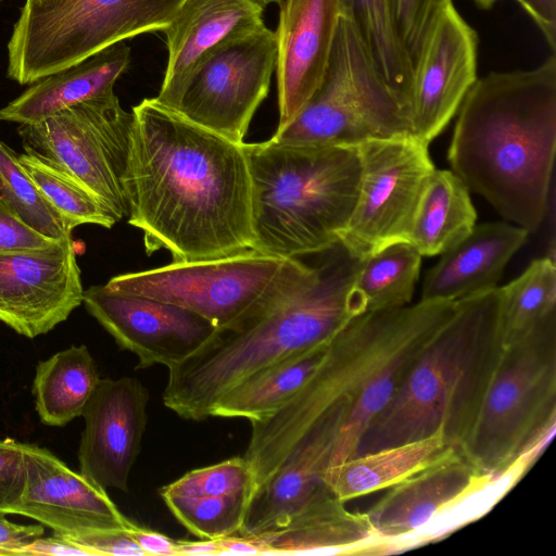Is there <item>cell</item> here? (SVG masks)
Returning <instances> with one entry per match:
<instances>
[{"label":"cell","instance_id":"cell-28","mask_svg":"<svg viewBox=\"0 0 556 556\" xmlns=\"http://www.w3.org/2000/svg\"><path fill=\"white\" fill-rule=\"evenodd\" d=\"M469 189L452 170L435 169L421 195L409 243L421 256L442 254L476 226Z\"/></svg>","mask_w":556,"mask_h":556},{"label":"cell","instance_id":"cell-44","mask_svg":"<svg viewBox=\"0 0 556 556\" xmlns=\"http://www.w3.org/2000/svg\"><path fill=\"white\" fill-rule=\"evenodd\" d=\"M129 532L146 556L177 555L176 540H172L163 533L141 528L137 525H134Z\"/></svg>","mask_w":556,"mask_h":556},{"label":"cell","instance_id":"cell-2","mask_svg":"<svg viewBox=\"0 0 556 556\" xmlns=\"http://www.w3.org/2000/svg\"><path fill=\"white\" fill-rule=\"evenodd\" d=\"M456 301H422L367 312L328 343L304 386L275 414L252 422L244 458L256 490L278 469L292 446L339 404L348 415L331 467L352 458L368 424L392 399L414 361L454 313Z\"/></svg>","mask_w":556,"mask_h":556},{"label":"cell","instance_id":"cell-11","mask_svg":"<svg viewBox=\"0 0 556 556\" xmlns=\"http://www.w3.org/2000/svg\"><path fill=\"white\" fill-rule=\"evenodd\" d=\"M184 0H55L23 4L17 47L41 75L70 67L143 33L164 30Z\"/></svg>","mask_w":556,"mask_h":556},{"label":"cell","instance_id":"cell-32","mask_svg":"<svg viewBox=\"0 0 556 556\" xmlns=\"http://www.w3.org/2000/svg\"><path fill=\"white\" fill-rule=\"evenodd\" d=\"M500 288V323L504 346L556 314V266L551 256L531 262Z\"/></svg>","mask_w":556,"mask_h":556},{"label":"cell","instance_id":"cell-34","mask_svg":"<svg viewBox=\"0 0 556 556\" xmlns=\"http://www.w3.org/2000/svg\"><path fill=\"white\" fill-rule=\"evenodd\" d=\"M0 198L26 224L41 233L56 240L72 238V230L38 190L18 162V154L1 140Z\"/></svg>","mask_w":556,"mask_h":556},{"label":"cell","instance_id":"cell-21","mask_svg":"<svg viewBox=\"0 0 556 556\" xmlns=\"http://www.w3.org/2000/svg\"><path fill=\"white\" fill-rule=\"evenodd\" d=\"M277 39L279 123L285 128L319 87L341 9L338 0H281Z\"/></svg>","mask_w":556,"mask_h":556},{"label":"cell","instance_id":"cell-5","mask_svg":"<svg viewBox=\"0 0 556 556\" xmlns=\"http://www.w3.org/2000/svg\"><path fill=\"white\" fill-rule=\"evenodd\" d=\"M500 299L496 287L457 300L454 313L368 424L354 456L435 434L460 452L504 353Z\"/></svg>","mask_w":556,"mask_h":556},{"label":"cell","instance_id":"cell-33","mask_svg":"<svg viewBox=\"0 0 556 556\" xmlns=\"http://www.w3.org/2000/svg\"><path fill=\"white\" fill-rule=\"evenodd\" d=\"M18 162L70 230L85 224L110 229L118 222L93 193L40 157L25 152Z\"/></svg>","mask_w":556,"mask_h":556},{"label":"cell","instance_id":"cell-29","mask_svg":"<svg viewBox=\"0 0 556 556\" xmlns=\"http://www.w3.org/2000/svg\"><path fill=\"white\" fill-rule=\"evenodd\" d=\"M99 381L86 345H72L38 363L33 393L40 421L62 427L81 416Z\"/></svg>","mask_w":556,"mask_h":556},{"label":"cell","instance_id":"cell-49","mask_svg":"<svg viewBox=\"0 0 556 556\" xmlns=\"http://www.w3.org/2000/svg\"><path fill=\"white\" fill-rule=\"evenodd\" d=\"M262 5H267L270 3H279L281 0H258Z\"/></svg>","mask_w":556,"mask_h":556},{"label":"cell","instance_id":"cell-40","mask_svg":"<svg viewBox=\"0 0 556 556\" xmlns=\"http://www.w3.org/2000/svg\"><path fill=\"white\" fill-rule=\"evenodd\" d=\"M62 536L88 551L91 556H146L129 530L126 529H111L77 536Z\"/></svg>","mask_w":556,"mask_h":556},{"label":"cell","instance_id":"cell-45","mask_svg":"<svg viewBox=\"0 0 556 556\" xmlns=\"http://www.w3.org/2000/svg\"><path fill=\"white\" fill-rule=\"evenodd\" d=\"M219 555H262L257 545L239 534L216 539Z\"/></svg>","mask_w":556,"mask_h":556},{"label":"cell","instance_id":"cell-31","mask_svg":"<svg viewBox=\"0 0 556 556\" xmlns=\"http://www.w3.org/2000/svg\"><path fill=\"white\" fill-rule=\"evenodd\" d=\"M338 1L383 80L409 108L414 76L393 27L389 0Z\"/></svg>","mask_w":556,"mask_h":556},{"label":"cell","instance_id":"cell-36","mask_svg":"<svg viewBox=\"0 0 556 556\" xmlns=\"http://www.w3.org/2000/svg\"><path fill=\"white\" fill-rule=\"evenodd\" d=\"M452 0H389L393 27L415 75Z\"/></svg>","mask_w":556,"mask_h":556},{"label":"cell","instance_id":"cell-17","mask_svg":"<svg viewBox=\"0 0 556 556\" xmlns=\"http://www.w3.org/2000/svg\"><path fill=\"white\" fill-rule=\"evenodd\" d=\"M149 392L136 378L100 379L87 403L79 472L103 489L128 491L147 426Z\"/></svg>","mask_w":556,"mask_h":556},{"label":"cell","instance_id":"cell-47","mask_svg":"<svg viewBox=\"0 0 556 556\" xmlns=\"http://www.w3.org/2000/svg\"><path fill=\"white\" fill-rule=\"evenodd\" d=\"M477 5L482 9H490L498 0H472Z\"/></svg>","mask_w":556,"mask_h":556},{"label":"cell","instance_id":"cell-18","mask_svg":"<svg viewBox=\"0 0 556 556\" xmlns=\"http://www.w3.org/2000/svg\"><path fill=\"white\" fill-rule=\"evenodd\" d=\"M24 454L26 485L12 515L35 519L54 534L66 536L129 530L135 525L119 511L105 489L68 468L49 450L24 443Z\"/></svg>","mask_w":556,"mask_h":556},{"label":"cell","instance_id":"cell-39","mask_svg":"<svg viewBox=\"0 0 556 556\" xmlns=\"http://www.w3.org/2000/svg\"><path fill=\"white\" fill-rule=\"evenodd\" d=\"M27 479L24 443L0 438V510L11 514L21 503Z\"/></svg>","mask_w":556,"mask_h":556},{"label":"cell","instance_id":"cell-24","mask_svg":"<svg viewBox=\"0 0 556 556\" xmlns=\"http://www.w3.org/2000/svg\"><path fill=\"white\" fill-rule=\"evenodd\" d=\"M333 493L282 528L247 538L264 554L376 555L378 536L367 513H352Z\"/></svg>","mask_w":556,"mask_h":556},{"label":"cell","instance_id":"cell-26","mask_svg":"<svg viewBox=\"0 0 556 556\" xmlns=\"http://www.w3.org/2000/svg\"><path fill=\"white\" fill-rule=\"evenodd\" d=\"M329 342L291 353L247 376L219 399L211 416L245 418L251 424L271 416L304 386Z\"/></svg>","mask_w":556,"mask_h":556},{"label":"cell","instance_id":"cell-46","mask_svg":"<svg viewBox=\"0 0 556 556\" xmlns=\"http://www.w3.org/2000/svg\"><path fill=\"white\" fill-rule=\"evenodd\" d=\"M177 555H219L216 539L176 540Z\"/></svg>","mask_w":556,"mask_h":556},{"label":"cell","instance_id":"cell-30","mask_svg":"<svg viewBox=\"0 0 556 556\" xmlns=\"http://www.w3.org/2000/svg\"><path fill=\"white\" fill-rule=\"evenodd\" d=\"M421 255L409 242H396L363 262L351 289L355 314L406 306L419 277Z\"/></svg>","mask_w":556,"mask_h":556},{"label":"cell","instance_id":"cell-19","mask_svg":"<svg viewBox=\"0 0 556 556\" xmlns=\"http://www.w3.org/2000/svg\"><path fill=\"white\" fill-rule=\"evenodd\" d=\"M346 415L345 404L334 406L292 446L253 495L239 535L251 538L280 529L303 509L333 493L327 475Z\"/></svg>","mask_w":556,"mask_h":556},{"label":"cell","instance_id":"cell-9","mask_svg":"<svg viewBox=\"0 0 556 556\" xmlns=\"http://www.w3.org/2000/svg\"><path fill=\"white\" fill-rule=\"evenodd\" d=\"M412 136L409 108L375 67L352 22L341 14L319 87L270 140L289 146H357Z\"/></svg>","mask_w":556,"mask_h":556},{"label":"cell","instance_id":"cell-8","mask_svg":"<svg viewBox=\"0 0 556 556\" xmlns=\"http://www.w3.org/2000/svg\"><path fill=\"white\" fill-rule=\"evenodd\" d=\"M316 273L317 267L295 257L249 249L225 257L172 262L153 269L119 274L105 285L118 292L187 308L217 329H225L287 299Z\"/></svg>","mask_w":556,"mask_h":556},{"label":"cell","instance_id":"cell-15","mask_svg":"<svg viewBox=\"0 0 556 556\" xmlns=\"http://www.w3.org/2000/svg\"><path fill=\"white\" fill-rule=\"evenodd\" d=\"M87 312L121 349L138 356L137 368H170L205 344L217 328L187 308L112 290L106 285L84 291Z\"/></svg>","mask_w":556,"mask_h":556},{"label":"cell","instance_id":"cell-43","mask_svg":"<svg viewBox=\"0 0 556 556\" xmlns=\"http://www.w3.org/2000/svg\"><path fill=\"white\" fill-rule=\"evenodd\" d=\"M17 555L91 556L88 551L74 544L60 534H53V536L46 539L39 538L24 546Z\"/></svg>","mask_w":556,"mask_h":556},{"label":"cell","instance_id":"cell-22","mask_svg":"<svg viewBox=\"0 0 556 556\" xmlns=\"http://www.w3.org/2000/svg\"><path fill=\"white\" fill-rule=\"evenodd\" d=\"M263 12L258 0H184L163 30L168 58L155 100L174 110L203 60L227 40L265 25Z\"/></svg>","mask_w":556,"mask_h":556},{"label":"cell","instance_id":"cell-20","mask_svg":"<svg viewBox=\"0 0 556 556\" xmlns=\"http://www.w3.org/2000/svg\"><path fill=\"white\" fill-rule=\"evenodd\" d=\"M478 35L451 4L414 75L412 136L429 144L447 126L477 80Z\"/></svg>","mask_w":556,"mask_h":556},{"label":"cell","instance_id":"cell-12","mask_svg":"<svg viewBox=\"0 0 556 556\" xmlns=\"http://www.w3.org/2000/svg\"><path fill=\"white\" fill-rule=\"evenodd\" d=\"M361 163L357 200L340 243L366 258L396 242H409L416 212L435 167L428 144L405 136L356 146Z\"/></svg>","mask_w":556,"mask_h":556},{"label":"cell","instance_id":"cell-13","mask_svg":"<svg viewBox=\"0 0 556 556\" xmlns=\"http://www.w3.org/2000/svg\"><path fill=\"white\" fill-rule=\"evenodd\" d=\"M276 58V34L266 25L227 40L199 65L172 111L242 143L267 97Z\"/></svg>","mask_w":556,"mask_h":556},{"label":"cell","instance_id":"cell-3","mask_svg":"<svg viewBox=\"0 0 556 556\" xmlns=\"http://www.w3.org/2000/svg\"><path fill=\"white\" fill-rule=\"evenodd\" d=\"M556 150V56L477 78L447 150L451 169L506 220L535 232L549 204Z\"/></svg>","mask_w":556,"mask_h":556},{"label":"cell","instance_id":"cell-38","mask_svg":"<svg viewBox=\"0 0 556 556\" xmlns=\"http://www.w3.org/2000/svg\"><path fill=\"white\" fill-rule=\"evenodd\" d=\"M63 241L48 237L26 224L0 198V254L43 252Z\"/></svg>","mask_w":556,"mask_h":556},{"label":"cell","instance_id":"cell-23","mask_svg":"<svg viewBox=\"0 0 556 556\" xmlns=\"http://www.w3.org/2000/svg\"><path fill=\"white\" fill-rule=\"evenodd\" d=\"M529 232L511 223L476 225L425 277L422 301H456L497 287Z\"/></svg>","mask_w":556,"mask_h":556},{"label":"cell","instance_id":"cell-6","mask_svg":"<svg viewBox=\"0 0 556 556\" xmlns=\"http://www.w3.org/2000/svg\"><path fill=\"white\" fill-rule=\"evenodd\" d=\"M251 176L253 250L295 257L340 243L359 189L356 146L243 142Z\"/></svg>","mask_w":556,"mask_h":556},{"label":"cell","instance_id":"cell-14","mask_svg":"<svg viewBox=\"0 0 556 556\" xmlns=\"http://www.w3.org/2000/svg\"><path fill=\"white\" fill-rule=\"evenodd\" d=\"M510 478L486 475L452 450L388 489L366 513L378 536L377 555L429 542L431 530L476 495Z\"/></svg>","mask_w":556,"mask_h":556},{"label":"cell","instance_id":"cell-27","mask_svg":"<svg viewBox=\"0 0 556 556\" xmlns=\"http://www.w3.org/2000/svg\"><path fill=\"white\" fill-rule=\"evenodd\" d=\"M455 450L441 434L356 455L332 467L327 483L341 501L389 489ZM457 451V450H456Z\"/></svg>","mask_w":556,"mask_h":556},{"label":"cell","instance_id":"cell-35","mask_svg":"<svg viewBox=\"0 0 556 556\" xmlns=\"http://www.w3.org/2000/svg\"><path fill=\"white\" fill-rule=\"evenodd\" d=\"M161 496L189 532L201 539L214 540L241 531L253 494Z\"/></svg>","mask_w":556,"mask_h":556},{"label":"cell","instance_id":"cell-10","mask_svg":"<svg viewBox=\"0 0 556 556\" xmlns=\"http://www.w3.org/2000/svg\"><path fill=\"white\" fill-rule=\"evenodd\" d=\"M132 124V112L121 106L113 91L21 124L17 132L26 153L78 181L119 222L128 216L124 177Z\"/></svg>","mask_w":556,"mask_h":556},{"label":"cell","instance_id":"cell-4","mask_svg":"<svg viewBox=\"0 0 556 556\" xmlns=\"http://www.w3.org/2000/svg\"><path fill=\"white\" fill-rule=\"evenodd\" d=\"M315 277L287 299L225 329L168 368L164 405L187 420L213 406L243 378L285 356L329 342L355 314L351 289L364 260L338 243Z\"/></svg>","mask_w":556,"mask_h":556},{"label":"cell","instance_id":"cell-1","mask_svg":"<svg viewBox=\"0 0 556 556\" xmlns=\"http://www.w3.org/2000/svg\"><path fill=\"white\" fill-rule=\"evenodd\" d=\"M124 177L128 224L148 255L173 262L252 249L251 176L243 142L198 126L152 99L132 110Z\"/></svg>","mask_w":556,"mask_h":556},{"label":"cell","instance_id":"cell-41","mask_svg":"<svg viewBox=\"0 0 556 556\" xmlns=\"http://www.w3.org/2000/svg\"><path fill=\"white\" fill-rule=\"evenodd\" d=\"M7 515L0 510V555H17L24 546L43 535L41 525H17L8 520Z\"/></svg>","mask_w":556,"mask_h":556},{"label":"cell","instance_id":"cell-25","mask_svg":"<svg viewBox=\"0 0 556 556\" xmlns=\"http://www.w3.org/2000/svg\"><path fill=\"white\" fill-rule=\"evenodd\" d=\"M130 63V48L119 41L62 71L30 84L0 109V121L33 124L83 101L113 92Z\"/></svg>","mask_w":556,"mask_h":556},{"label":"cell","instance_id":"cell-37","mask_svg":"<svg viewBox=\"0 0 556 556\" xmlns=\"http://www.w3.org/2000/svg\"><path fill=\"white\" fill-rule=\"evenodd\" d=\"M253 470L243 457H232L218 464L191 470L163 486L160 495L219 496L238 493L255 494Z\"/></svg>","mask_w":556,"mask_h":556},{"label":"cell","instance_id":"cell-48","mask_svg":"<svg viewBox=\"0 0 556 556\" xmlns=\"http://www.w3.org/2000/svg\"><path fill=\"white\" fill-rule=\"evenodd\" d=\"M55 0H25V4L41 5Z\"/></svg>","mask_w":556,"mask_h":556},{"label":"cell","instance_id":"cell-7","mask_svg":"<svg viewBox=\"0 0 556 556\" xmlns=\"http://www.w3.org/2000/svg\"><path fill=\"white\" fill-rule=\"evenodd\" d=\"M556 426V314L505 345L460 453L479 470L518 480Z\"/></svg>","mask_w":556,"mask_h":556},{"label":"cell","instance_id":"cell-42","mask_svg":"<svg viewBox=\"0 0 556 556\" xmlns=\"http://www.w3.org/2000/svg\"><path fill=\"white\" fill-rule=\"evenodd\" d=\"M534 21L547 45L556 49V0H516Z\"/></svg>","mask_w":556,"mask_h":556},{"label":"cell","instance_id":"cell-16","mask_svg":"<svg viewBox=\"0 0 556 556\" xmlns=\"http://www.w3.org/2000/svg\"><path fill=\"white\" fill-rule=\"evenodd\" d=\"M72 239L43 252L0 254V321L29 339L66 320L83 304Z\"/></svg>","mask_w":556,"mask_h":556}]
</instances>
